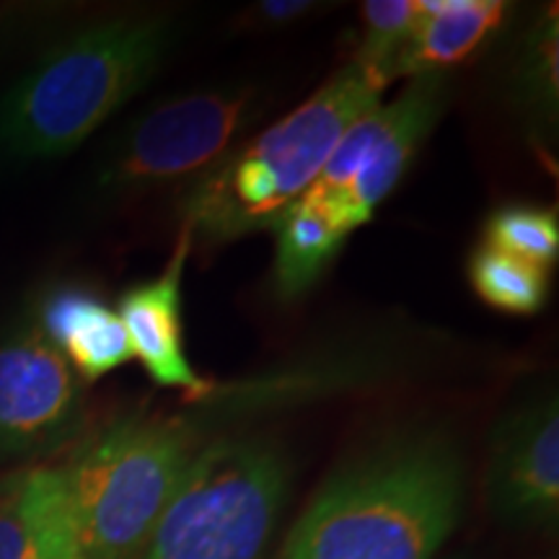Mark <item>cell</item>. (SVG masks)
Segmentation results:
<instances>
[{
    "instance_id": "obj_17",
    "label": "cell",
    "mask_w": 559,
    "mask_h": 559,
    "mask_svg": "<svg viewBox=\"0 0 559 559\" xmlns=\"http://www.w3.org/2000/svg\"><path fill=\"white\" fill-rule=\"evenodd\" d=\"M485 243L549 270L559 257L557 213L526 202L502 205L485 223Z\"/></svg>"
},
{
    "instance_id": "obj_18",
    "label": "cell",
    "mask_w": 559,
    "mask_h": 559,
    "mask_svg": "<svg viewBox=\"0 0 559 559\" xmlns=\"http://www.w3.org/2000/svg\"><path fill=\"white\" fill-rule=\"evenodd\" d=\"M362 45L358 62L381 81H394V66L415 34L423 9L415 0H368L362 5Z\"/></svg>"
},
{
    "instance_id": "obj_3",
    "label": "cell",
    "mask_w": 559,
    "mask_h": 559,
    "mask_svg": "<svg viewBox=\"0 0 559 559\" xmlns=\"http://www.w3.org/2000/svg\"><path fill=\"white\" fill-rule=\"evenodd\" d=\"M164 19H111L50 52L0 102V156L60 158L148 83L171 45Z\"/></svg>"
},
{
    "instance_id": "obj_7",
    "label": "cell",
    "mask_w": 559,
    "mask_h": 559,
    "mask_svg": "<svg viewBox=\"0 0 559 559\" xmlns=\"http://www.w3.org/2000/svg\"><path fill=\"white\" fill-rule=\"evenodd\" d=\"M449 99L445 75H417L389 104L355 120L334 145L309 194L349 236L373 218L436 128Z\"/></svg>"
},
{
    "instance_id": "obj_19",
    "label": "cell",
    "mask_w": 559,
    "mask_h": 559,
    "mask_svg": "<svg viewBox=\"0 0 559 559\" xmlns=\"http://www.w3.org/2000/svg\"><path fill=\"white\" fill-rule=\"evenodd\" d=\"M321 9L317 0H264L249 11V21L254 26H267V29H280L285 24L311 16Z\"/></svg>"
},
{
    "instance_id": "obj_4",
    "label": "cell",
    "mask_w": 559,
    "mask_h": 559,
    "mask_svg": "<svg viewBox=\"0 0 559 559\" xmlns=\"http://www.w3.org/2000/svg\"><path fill=\"white\" fill-rule=\"evenodd\" d=\"M198 445L179 423L122 417L62 466L81 559H135Z\"/></svg>"
},
{
    "instance_id": "obj_8",
    "label": "cell",
    "mask_w": 559,
    "mask_h": 559,
    "mask_svg": "<svg viewBox=\"0 0 559 559\" xmlns=\"http://www.w3.org/2000/svg\"><path fill=\"white\" fill-rule=\"evenodd\" d=\"M83 386L37 321L0 334V459H34L81 430Z\"/></svg>"
},
{
    "instance_id": "obj_11",
    "label": "cell",
    "mask_w": 559,
    "mask_h": 559,
    "mask_svg": "<svg viewBox=\"0 0 559 559\" xmlns=\"http://www.w3.org/2000/svg\"><path fill=\"white\" fill-rule=\"evenodd\" d=\"M0 559H81L60 469L0 477Z\"/></svg>"
},
{
    "instance_id": "obj_9",
    "label": "cell",
    "mask_w": 559,
    "mask_h": 559,
    "mask_svg": "<svg viewBox=\"0 0 559 559\" xmlns=\"http://www.w3.org/2000/svg\"><path fill=\"white\" fill-rule=\"evenodd\" d=\"M487 502L510 528H555L559 519V409L534 396L498 419L489 440Z\"/></svg>"
},
{
    "instance_id": "obj_6",
    "label": "cell",
    "mask_w": 559,
    "mask_h": 559,
    "mask_svg": "<svg viewBox=\"0 0 559 559\" xmlns=\"http://www.w3.org/2000/svg\"><path fill=\"white\" fill-rule=\"evenodd\" d=\"M264 94L249 83L190 91L145 109L104 153L96 185L130 194L198 179L218 166L262 111Z\"/></svg>"
},
{
    "instance_id": "obj_10",
    "label": "cell",
    "mask_w": 559,
    "mask_h": 559,
    "mask_svg": "<svg viewBox=\"0 0 559 559\" xmlns=\"http://www.w3.org/2000/svg\"><path fill=\"white\" fill-rule=\"evenodd\" d=\"M190 234L181 230L179 247L166 270L124 293L120 319L132 355L143 362L158 386L205 396L213 386L190 366L185 353V332H181V272L190 254Z\"/></svg>"
},
{
    "instance_id": "obj_12",
    "label": "cell",
    "mask_w": 559,
    "mask_h": 559,
    "mask_svg": "<svg viewBox=\"0 0 559 559\" xmlns=\"http://www.w3.org/2000/svg\"><path fill=\"white\" fill-rule=\"evenodd\" d=\"M415 34L394 66L396 75H445L474 58L508 16L500 0H425Z\"/></svg>"
},
{
    "instance_id": "obj_14",
    "label": "cell",
    "mask_w": 559,
    "mask_h": 559,
    "mask_svg": "<svg viewBox=\"0 0 559 559\" xmlns=\"http://www.w3.org/2000/svg\"><path fill=\"white\" fill-rule=\"evenodd\" d=\"M272 230L277 234L275 290L290 300L304 296L337 260L347 234L334 223L326 210L309 192L298 198L280 215Z\"/></svg>"
},
{
    "instance_id": "obj_5",
    "label": "cell",
    "mask_w": 559,
    "mask_h": 559,
    "mask_svg": "<svg viewBox=\"0 0 559 559\" xmlns=\"http://www.w3.org/2000/svg\"><path fill=\"white\" fill-rule=\"evenodd\" d=\"M290 495V464L272 440L202 445L135 559H264Z\"/></svg>"
},
{
    "instance_id": "obj_13",
    "label": "cell",
    "mask_w": 559,
    "mask_h": 559,
    "mask_svg": "<svg viewBox=\"0 0 559 559\" xmlns=\"http://www.w3.org/2000/svg\"><path fill=\"white\" fill-rule=\"evenodd\" d=\"M37 324L75 373L88 381L102 379L132 358L120 313L86 290H55L41 304Z\"/></svg>"
},
{
    "instance_id": "obj_16",
    "label": "cell",
    "mask_w": 559,
    "mask_h": 559,
    "mask_svg": "<svg viewBox=\"0 0 559 559\" xmlns=\"http://www.w3.org/2000/svg\"><path fill=\"white\" fill-rule=\"evenodd\" d=\"M557 13H544L528 32L526 45L513 66V96L536 124L557 117Z\"/></svg>"
},
{
    "instance_id": "obj_1",
    "label": "cell",
    "mask_w": 559,
    "mask_h": 559,
    "mask_svg": "<svg viewBox=\"0 0 559 559\" xmlns=\"http://www.w3.org/2000/svg\"><path fill=\"white\" fill-rule=\"evenodd\" d=\"M466 466L440 432L383 440L324 481L283 559H432L456 531Z\"/></svg>"
},
{
    "instance_id": "obj_2",
    "label": "cell",
    "mask_w": 559,
    "mask_h": 559,
    "mask_svg": "<svg viewBox=\"0 0 559 559\" xmlns=\"http://www.w3.org/2000/svg\"><path fill=\"white\" fill-rule=\"evenodd\" d=\"M386 86L362 62H349L311 99L194 179L181 200V230L192 241L226 243L275 226L311 190L349 124L379 107Z\"/></svg>"
},
{
    "instance_id": "obj_15",
    "label": "cell",
    "mask_w": 559,
    "mask_h": 559,
    "mask_svg": "<svg viewBox=\"0 0 559 559\" xmlns=\"http://www.w3.org/2000/svg\"><path fill=\"white\" fill-rule=\"evenodd\" d=\"M469 283L492 309L531 317L547 304L549 270L481 243L469 257Z\"/></svg>"
}]
</instances>
